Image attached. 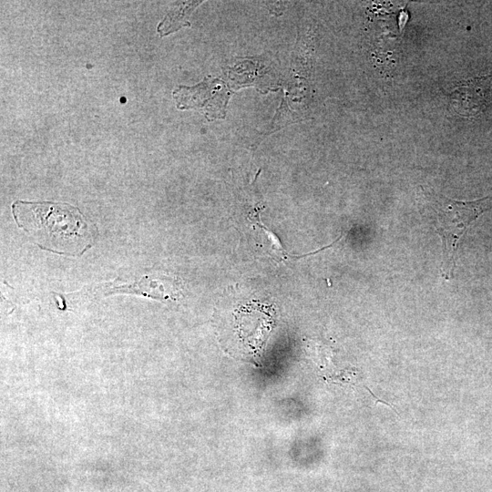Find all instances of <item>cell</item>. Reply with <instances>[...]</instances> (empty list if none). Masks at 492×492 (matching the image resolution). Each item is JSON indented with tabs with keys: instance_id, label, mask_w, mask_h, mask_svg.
I'll use <instances>...</instances> for the list:
<instances>
[{
	"instance_id": "6da1fadb",
	"label": "cell",
	"mask_w": 492,
	"mask_h": 492,
	"mask_svg": "<svg viewBox=\"0 0 492 492\" xmlns=\"http://www.w3.org/2000/svg\"><path fill=\"white\" fill-rule=\"evenodd\" d=\"M12 213L17 226L43 250L79 256L94 242L96 230L78 208L70 204L16 200Z\"/></svg>"
},
{
	"instance_id": "7a4b0ae2",
	"label": "cell",
	"mask_w": 492,
	"mask_h": 492,
	"mask_svg": "<svg viewBox=\"0 0 492 492\" xmlns=\"http://www.w3.org/2000/svg\"><path fill=\"white\" fill-rule=\"evenodd\" d=\"M423 198L430 210L436 231L442 242V274L452 279L458 242L468 226L492 206V198L471 201L449 199L423 189Z\"/></svg>"
},
{
	"instance_id": "3957f363",
	"label": "cell",
	"mask_w": 492,
	"mask_h": 492,
	"mask_svg": "<svg viewBox=\"0 0 492 492\" xmlns=\"http://www.w3.org/2000/svg\"><path fill=\"white\" fill-rule=\"evenodd\" d=\"M181 282L178 277L156 274L143 277L139 282L112 288L113 292L142 294L159 301L179 300L182 296Z\"/></svg>"
},
{
	"instance_id": "277c9868",
	"label": "cell",
	"mask_w": 492,
	"mask_h": 492,
	"mask_svg": "<svg viewBox=\"0 0 492 492\" xmlns=\"http://www.w3.org/2000/svg\"><path fill=\"white\" fill-rule=\"evenodd\" d=\"M492 89L491 77H478L467 80L453 93L452 100L457 112L465 116H473L482 111Z\"/></svg>"
},
{
	"instance_id": "5b68a950",
	"label": "cell",
	"mask_w": 492,
	"mask_h": 492,
	"mask_svg": "<svg viewBox=\"0 0 492 492\" xmlns=\"http://www.w3.org/2000/svg\"><path fill=\"white\" fill-rule=\"evenodd\" d=\"M259 216H260L259 213L257 215L249 214L248 219L251 222L253 221L257 225V227L260 228L261 231L265 234L266 238H268V241H270V251H271L270 253L272 254V257L277 261H289L291 258L296 259V258H302V257H305V256L313 254V253H307V254H302V255H292L289 252H287L283 249L282 244L280 242V240L276 236V234L262 224V222L261 221V218Z\"/></svg>"
}]
</instances>
